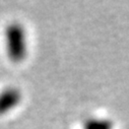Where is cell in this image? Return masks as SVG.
<instances>
[{"label": "cell", "mask_w": 129, "mask_h": 129, "mask_svg": "<svg viewBox=\"0 0 129 129\" xmlns=\"http://www.w3.org/2000/svg\"><path fill=\"white\" fill-rule=\"evenodd\" d=\"M21 92L14 86H8L0 91V115L15 109L21 102Z\"/></svg>", "instance_id": "2"}, {"label": "cell", "mask_w": 129, "mask_h": 129, "mask_svg": "<svg viewBox=\"0 0 129 129\" xmlns=\"http://www.w3.org/2000/svg\"><path fill=\"white\" fill-rule=\"evenodd\" d=\"M5 45L9 59L13 62L22 61L27 53V42L24 27L18 22H11L5 29Z\"/></svg>", "instance_id": "1"}, {"label": "cell", "mask_w": 129, "mask_h": 129, "mask_svg": "<svg viewBox=\"0 0 129 129\" xmlns=\"http://www.w3.org/2000/svg\"><path fill=\"white\" fill-rule=\"evenodd\" d=\"M85 129H111L108 121L92 120L85 125Z\"/></svg>", "instance_id": "3"}]
</instances>
